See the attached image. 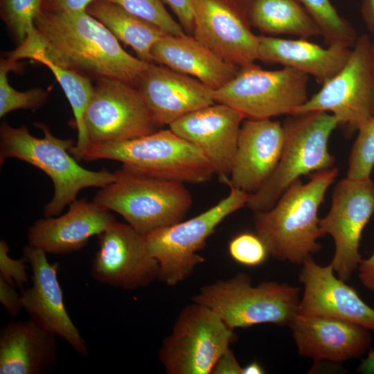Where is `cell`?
Masks as SVG:
<instances>
[{"mask_svg": "<svg viewBox=\"0 0 374 374\" xmlns=\"http://www.w3.org/2000/svg\"><path fill=\"white\" fill-rule=\"evenodd\" d=\"M319 26L328 45L353 48L358 36L355 29L336 10L330 0H298Z\"/></svg>", "mask_w": 374, "mask_h": 374, "instance_id": "cell-29", "label": "cell"}, {"mask_svg": "<svg viewBox=\"0 0 374 374\" xmlns=\"http://www.w3.org/2000/svg\"><path fill=\"white\" fill-rule=\"evenodd\" d=\"M258 37V60L294 69L312 75L321 84L343 68L352 50L341 44L323 48L302 38L290 39L264 35Z\"/></svg>", "mask_w": 374, "mask_h": 374, "instance_id": "cell-24", "label": "cell"}, {"mask_svg": "<svg viewBox=\"0 0 374 374\" xmlns=\"http://www.w3.org/2000/svg\"><path fill=\"white\" fill-rule=\"evenodd\" d=\"M359 278L368 290L374 292V253L361 261L358 266Z\"/></svg>", "mask_w": 374, "mask_h": 374, "instance_id": "cell-40", "label": "cell"}, {"mask_svg": "<svg viewBox=\"0 0 374 374\" xmlns=\"http://www.w3.org/2000/svg\"><path fill=\"white\" fill-rule=\"evenodd\" d=\"M86 11L105 26L118 41L130 46L138 58L153 62L152 48L166 33L105 0H93Z\"/></svg>", "mask_w": 374, "mask_h": 374, "instance_id": "cell-27", "label": "cell"}, {"mask_svg": "<svg viewBox=\"0 0 374 374\" xmlns=\"http://www.w3.org/2000/svg\"><path fill=\"white\" fill-rule=\"evenodd\" d=\"M338 168L311 175L308 182L292 183L270 209L254 212L256 233L269 254L280 261L303 264L318 252V240L325 234L319 226L318 210L335 181Z\"/></svg>", "mask_w": 374, "mask_h": 374, "instance_id": "cell-2", "label": "cell"}, {"mask_svg": "<svg viewBox=\"0 0 374 374\" xmlns=\"http://www.w3.org/2000/svg\"><path fill=\"white\" fill-rule=\"evenodd\" d=\"M9 246L4 240L0 241V276L10 285L23 288L28 283L26 260L12 258L9 255Z\"/></svg>", "mask_w": 374, "mask_h": 374, "instance_id": "cell-35", "label": "cell"}, {"mask_svg": "<svg viewBox=\"0 0 374 374\" xmlns=\"http://www.w3.org/2000/svg\"><path fill=\"white\" fill-rule=\"evenodd\" d=\"M289 325L299 354L315 361L338 363L356 358L371 343L368 329L339 319L296 314Z\"/></svg>", "mask_w": 374, "mask_h": 374, "instance_id": "cell-22", "label": "cell"}, {"mask_svg": "<svg viewBox=\"0 0 374 374\" xmlns=\"http://www.w3.org/2000/svg\"><path fill=\"white\" fill-rule=\"evenodd\" d=\"M313 111L331 112L348 132L358 130L374 115V64L368 35L357 37L343 68L292 114Z\"/></svg>", "mask_w": 374, "mask_h": 374, "instance_id": "cell-11", "label": "cell"}, {"mask_svg": "<svg viewBox=\"0 0 374 374\" xmlns=\"http://www.w3.org/2000/svg\"><path fill=\"white\" fill-rule=\"evenodd\" d=\"M35 125L44 133L38 138L26 125L13 127L3 121L0 126V166L15 158L42 170L51 179L54 193L44 207V217H55L77 199L78 193L89 187L103 188L115 180V173L105 168L90 170L82 167L71 154L75 145L71 139L54 136L43 123Z\"/></svg>", "mask_w": 374, "mask_h": 374, "instance_id": "cell-3", "label": "cell"}, {"mask_svg": "<svg viewBox=\"0 0 374 374\" xmlns=\"http://www.w3.org/2000/svg\"><path fill=\"white\" fill-rule=\"evenodd\" d=\"M177 16L179 23L188 35L193 32L192 0H161Z\"/></svg>", "mask_w": 374, "mask_h": 374, "instance_id": "cell-37", "label": "cell"}, {"mask_svg": "<svg viewBox=\"0 0 374 374\" xmlns=\"http://www.w3.org/2000/svg\"><path fill=\"white\" fill-rule=\"evenodd\" d=\"M57 335L31 319L12 321L0 331V373L41 374L57 364Z\"/></svg>", "mask_w": 374, "mask_h": 374, "instance_id": "cell-23", "label": "cell"}, {"mask_svg": "<svg viewBox=\"0 0 374 374\" xmlns=\"http://www.w3.org/2000/svg\"><path fill=\"white\" fill-rule=\"evenodd\" d=\"M307 74L290 67L269 71L252 64L213 91L215 103L229 105L245 118L291 115L308 100Z\"/></svg>", "mask_w": 374, "mask_h": 374, "instance_id": "cell-10", "label": "cell"}, {"mask_svg": "<svg viewBox=\"0 0 374 374\" xmlns=\"http://www.w3.org/2000/svg\"><path fill=\"white\" fill-rule=\"evenodd\" d=\"M43 0H0V15L18 46H30L38 39L35 19Z\"/></svg>", "mask_w": 374, "mask_h": 374, "instance_id": "cell-30", "label": "cell"}, {"mask_svg": "<svg viewBox=\"0 0 374 374\" xmlns=\"http://www.w3.org/2000/svg\"><path fill=\"white\" fill-rule=\"evenodd\" d=\"M24 258L32 269V285L21 294L30 319L61 337L78 354L87 356V343L69 317L57 278L59 263L51 264L46 253L26 245Z\"/></svg>", "mask_w": 374, "mask_h": 374, "instance_id": "cell-16", "label": "cell"}, {"mask_svg": "<svg viewBox=\"0 0 374 374\" xmlns=\"http://www.w3.org/2000/svg\"><path fill=\"white\" fill-rule=\"evenodd\" d=\"M93 0H43L42 10L46 11L86 10Z\"/></svg>", "mask_w": 374, "mask_h": 374, "instance_id": "cell-38", "label": "cell"}, {"mask_svg": "<svg viewBox=\"0 0 374 374\" xmlns=\"http://www.w3.org/2000/svg\"><path fill=\"white\" fill-rule=\"evenodd\" d=\"M17 62L9 57L0 61V117L17 109H36L48 98V92L41 88H33L26 91H19L9 84L8 74L19 69Z\"/></svg>", "mask_w": 374, "mask_h": 374, "instance_id": "cell-31", "label": "cell"}, {"mask_svg": "<svg viewBox=\"0 0 374 374\" xmlns=\"http://www.w3.org/2000/svg\"><path fill=\"white\" fill-rule=\"evenodd\" d=\"M265 370L260 364L253 362L242 368V374H262Z\"/></svg>", "mask_w": 374, "mask_h": 374, "instance_id": "cell-43", "label": "cell"}, {"mask_svg": "<svg viewBox=\"0 0 374 374\" xmlns=\"http://www.w3.org/2000/svg\"><path fill=\"white\" fill-rule=\"evenodd\" d=\"M299 290L275 281L251 285L250 277L238 273L201 288L192 301L216 313L231 329L260 323L290 324L297 314Z\"/></svg>", "mask_w": 374, "mask_h": 374, "instance_id": "cell-7", "label": "cell"}, {"mask_svg": "<svg viewBox=\"0 0 374 374\" xmlns=\"http://www.w3.org/2000/svg\"><path fill=\"white\" fill-rule=\"evenodd\" d=\"M0 302L4 310L10 316L17 317L23 308L21 295L15 286L0 276Z\"/></svg>", "mask_w": 374, "mask_h": 374, "instance_id": "cell-36", "label": "cell"}, {"mask_svg": "<svg viewBox=\"0 0 374 374\" xmlns=\"http://www.w3.org/2000/svg\"><path fill=\"white\" fill-rule=\"evenodd\" d=\"M136 87L161 127L213 105V91L197 79L166 66L149 63Z\"/></svg>", "mask_w": 374, "mask_h": 374, "instance_id": "cell-19", "label": "cell"}, {"mask_svg": "<svg viewBox=\"0 0 374 374\" xmlns=\"http://www.w3.org/2000/svg\"><path fill=\"white\" fill-rule=\"evenodd\" d=\"M235 339L233 330L216 313L193 302L181 310L163 339L159 359L168 374H211Z\"/></svg>", "mask_w": 374, "mask_h": 374, "instance_id": "cell-9", "label": "cell"}, {"mask_svg": "<svg viewBox=\"0 0 374 374\" xmlns=\"http://www.w3.org/2000/svg\"><path fill=\"white\" fill-rule=\"evenodd\" d=\"M99 248L91 275L98 283L127 290L149 285L159 277V265L143 235L128 224L114 221L98 235Z\"/></svg>", "mask_w": 374, "mask_h": 374, "instance_id": "cell-14", "label": "cell"}, {"mask_svg": "<svg viewBox=\"0 0 374 374\" xmlns=\"http://www.w3.org/2000/svg\"><path fill=\"white\" fill-rule=\"evenodd\" d=\"M251 26L272 35L302 39L321 35L317 23L298 0H236Z\"/></svg>", "mask_w": 374, "mask_h": 374, "instance_id": "cell-26", "label": "cell"}, {"mask_svg": "<svg viewBox=\"0 0 374 374\" xmlns=\"http://www.w3.org/2000/svg\"><path fill=\"white\" fill-rule=\"evenodd\" d=\"M34 23L39 42L36 53L89 78L116 79L136 87L148 66L127 53L110 30L86 10H41Z\"/></svg>", "mask_w": 374, "mask_h": 374, "instance_id": "cell-1", "label": "cell"}, {"mask_svg": "<svg viewBox=\"0 0 374 374\" xmlns=\"http://www.w3.org/2000/svg\"><path fill=\"white\" fill-rule=\"evenodd\" d=\"M115 180L96 193L93 201L121 215L142 235L182 221L193 198L185 184L144 176L123 167Z\"/></svg>", "mask_w": 374, "mask_h": 374, "instance_id": "cell-6", "label": "cell"}, {"mask_svg": "<svg viewBox=\"0 0 374 374\" xmlns=\"http://www.w3.org/2000/svg\"><path fill=\"white\" fill-rule=\"evenodd\" d=\"M250 195L230 187L227 196L204 212L143 234L146 247L159 265L158 279L174 286L188 278L205 261L197 253L206 240L226 217L246 206Z\"/></svg>", "mask_w": 374, "mask_h": 374, "instance_id": "cell-8", "label": "cell"}, {"mask_svg": "<svg viewBox=\"0 0 374 374\" xmlns=\"http://www.w3.org/2000/svg\"><path fill=\"white\" fill-rule=\"evenodd\" d=\"M194 36L224 61L238 67L258 60V36L236 0H192Z\"/></svg>", "mask_w": 374, "mask_h": 374, "instance_id": "cell-15", "label": "cell"}, {"mask_svg": "<svg viewBox=\"0 0 374 374\" xmlns=\"http://www.w3.org/2000/svg\"><path fill=\"white\" fill-rule=\"evenodd\" d=\"M116 219L109 210L93 200L75 199L57 217L35 221L28 229V245L46 253L66 254L83 248L100 235Z\"/></svg>", "mask_w": 374, "mask_h": 374, "instance_id": "cell-21", "label": "cell"}, {"mask_svg": "<svg viewBox=\"0 0 374 374\" xmlns=\"http://www.w3.org/2000/svg\"><path fill=\"white\" fill-rule=\"evenodd\" d=\"M96 80L84 116L90 144L127 141L161 128L136 87L108 78Z\"/></svg>", "mask_w": 374, "mask_h": 374, "instance_id": "cell-12", "label": "cell"}, {"mask_svg": "<svg viewBox=\"0 0 374 374\" xmlns=\"http://www.w3.org/2000/svg\"><path fill=\"white\" fill-rule=\"evenodd\" d=\"M99 159L118 161L132 172L184 184H203L215 175L200 150L170 128L127 141L91 143L80 158Z\"/></svg>", "mask_w": 374, "mask_h": 374, "instance_id": "cell-4", "label": "cell"}, {"mask_svg": "<svg viewBox=\"0 0 374 374\" xmlns=\"http://www.w3.org/2000/svg\"><path fill=\"white\" fill-rule=\"evenodd\" d=\"M283 124L245 118L240 127L228 186L253 194L275 170L283 148Z\"/></svg>", "mask_w": 374, "mask_h": 374, "instance_id": "cell-20", "label": "cell"}, {"mask_svg": "<svg viewBox=\"0 0 374 374\" xmlns=\"http://www.w3.org/2000/svg\"><path fill=\"white\" fill-rule=\"evenodd\" d=\"M358 371L364 374H374V348L371 350L358 368Z\"/></svg>", "mask_w": 374, "mask_h": 374, "instance_id": "cell-42", "label": "cell"}, {"mask_svg": "<svg viewBox=\"0 0 374 374\" xmlns=\"http://www.w3.org/2000/svg\"><path fill=\"white\" fill-rule=\"evenodd\" d=\"M151 55L153 62L193 77L213 91L234 78L240 69L186 33L163 36L152 46Z\"/></svg>", "mask_w": 374, "mask_h": 374, "instance_id": "cell-25", "label": "cell"}, {"mask_svg": "<svg viewBox=\"0 0 374 374\" xmlns=\"http://www.w3.org/2000/svg\"><path fill=\"white\" fill-rule=\"evenodd\" d=\"M229 253L237 262L247 267H255L264 262L268 250L256 233L244 232L233 238L229 243Z\"/></svg>", "mask_w": 374, "mask_h": 374, "instance_id": "cell-34", "label": "cell"}, {"mask_svg": "<svg viewBox=\"0 0 374 374\" xmlns=\"http://www.w3.org/2000/svg\"><path fill=\"white\" fill-rule=\"evenodd\" d=\"M372 55H373V60L374 64V40L372 41Z\"/></svg>", "mask_w": 374, "mask_h": 374, "instance_id": "cell-44", "label": "cell"}, {"mask_svg": "<svg viewBox=\"0 0 374 374\" xmlns=\"http://www.w3.org/2000/svg\"><path fill=\"white\" fill-rule=\"evenodd\" d=\"M282 124L284 144L279 161L246 205L253 212L270 209L301 176L330 169L335 162L328 146L339 125L333 114L322 111L294 114L288 115Z\"/></svg>", "mask_w": 374, "mask_h": 374, "instance_id": "cell-5", "label": "cell"}, {"mask_svg": "<svg viewBox=\"0 0 374 374\" xmlns=\"http://www.w3.org/2000/svg\"><path fill=\"white\" fill-rule=\"evenodd\" d=\"M244 119V116L234 108L215 103L179 118L169 128L200 150L220 181L228 186Z\"/></svg>", "mask_w": 374, "mask_h": 374, "instance_id": "cell-17", "label": "cell"}, {"mask_svg": "<svg viewBox=\"0 0 374 374\" xmlns=\"http://www.w3.org/2000/svg\"><path fill=\"white\" fill-rule=\"evenodd\" d=\"M30 60L45 65L51 71L71 105L78 130V141L69 152L80 161L82 153L90 144L84 129V116L94 92L91 78L54 64L40 52L35 53Z\"/></svg>", "mask_w": 374, "mask_h": 374, "instance_id": "cell-28", "label": "cell"}, {"mask_svg": "<svg viewBox=\"0 0 374 374\" xmlns=\"http://www.w3.org/2000/svg\"><path fill=\"white\" fill-rule=\"evenodd\" d=\"M374 167V115L358 130L348 159L347 177H371Z\"/></svg>", "mask_w": 374, "mask_h": 374, "instance_id": "cell-33", "label": "cell"}, {"mask_svg": "<svg viewBox=\"0 0 374 374\" xmlns=\"http://www.w3.org/2000/svg\"><path fill=\"white\" fill-rule=\"evenodd\" d=\"M302 265L299 277L304 291L298 315L339 319L374 331V309L353 287L335 276L330 264L321 266L310 258Z\"/></svg>", "mask_w": 374, "mask_h": 374, "instance_id": "cell-18", "label": "cell"}, {"mask_svg": "<svg viewBox=\"0 0 374 374\" xmlns=\"http://www.w3.org/2000/svg\"><path fill=\"white\" fill-rule=\"evenodd\" d=\"M143 19L170 35L185 34L181 24L170 15L161 0H105Z\"/></svg>", "mask_w": 374, "mask_h": 374, "instance_id": "cell-32", "label": "cell"}, {"mask_svg": "<svg viewBox=\"0 0 374 374\" xmlns=\"http://www.w3.org/2000/svg\"><path fill=\"white\" fill-rule=\"evenodd\" d=\"M360 13L367 29L374 37V0H361Z\"/></svg>", "mask_w": 374, "mask_h": 374, "instance_id": "cell-41", "label": "cell"}, {"mask_svg": "<svg viewBox=\"0 0 374 374\" xmlns=\"http://www.w3.org/2000/svg\"><path fill=\"white\" fill-rule=\"evenodd\" d=\"M374 213V182L371 177H346L335 186L330 209L319 220L324 234L335 241L330 262L338 277L347 282L362 258L359 251L362 233Z\"/></svg>", "mask_w": 374, "mask_h": 374, "instance_id": "cell-13", "label": "cell"}, {"mask_svg": "<svg viewBox=\"0 0 374 374\" xmlns=\"http://www.w3.org/2000/svg\"><path fill=\"white\" fill-rule=\"evenodd\" d=\"M211 374H242V367L230 347L217 359Z\"/></svg>", "mask_w": 374, "mask_h": 374, "instance_id": "cell-39", "label": "cell"}]
</instances>
